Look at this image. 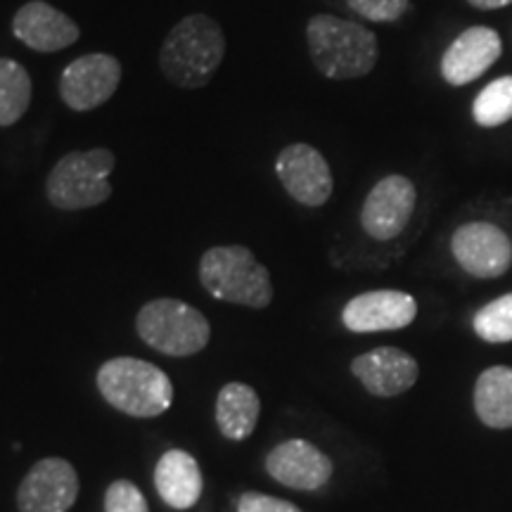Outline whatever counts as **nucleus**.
Listing matches in <instances>:
<instances>
[{
  "label": "nucleus",
  "mask_w": 512,
  "mask_h": 512,
  "mask_svg": "<svg viewBox=\"0 0 512 512\" xmlns=\"http://www.w3.org/2000/svg\"><path fill=\"white\" fill-rule=\"evenodd\" d=\"M226 55L221 24L209 15H188L169 31L159 50V67L174 86L204 88L219 72Z\"/></svg>",
  "instance_id": "nucleus-1"
},
{
  "label": "nucleus",
  "mask_w": 512,
  "mask_h": 512,
  "mask_svg": "<svg viewBox=\"0 0 512 512\" xmlns=\"http://www.w3.org/2000/svg\"><path fill=\"white\" fill-rule=\"evenodd\" d=\"M306 41L318 72L335 81L361 79L373 72L380 57L373 31L335 15L311 17Z\"/></svg>",
  "instance_id": "nucleus-2"
},
{
  "label": "nucleus",
  "mask_w": 512,
  "mask_h": 512,
  "mask_svg": "<svg viewBox=\"0 0 512 512\" xmlns=\"http://www.w3.org/2000/svg\"><path fill=\"white\" fill-rule=\"evenodd\" d=\"M95 384L102 399L131 418H157L174 401L169 375L136 356H117L102 363Z\"/></svg>",
  "instance_id": "nucleus-3"
},
{
  "label": "nucleus",
  "mask_w": 512,
  "mask_h": 512,
  "mask_svg": "<svg viewBox=\"0 0 512 512\" xmlns=\"http://www.w3.org/2000/svg\"><path fill=\"white\" fill-rule=\"evenodd\" d=\"M200 283L214 299L247 309H266L273 302L271 273L245 245L207 249L200 259Z\"/></svg>",
  "instance_id": "nucleus-4"
},
{
  "label": "nucleus",
  "mask_w": 512,
  "mask_h": 512,
  "mask_svg": "<svg viewBox=\"0 0 512 512\" xmlns=\"http://www.w3.org/2000/svg\"><path fill=\"white\" fill-rule=\"evenodd\" d=\"M114 155L107 147L74 150L57 162L46 178V197L55 209L79 211L100 207L112 197Z\"/></svg>",
  "instance_id": "nucleus-5"
},
{
  "label": "nucleus",
  "mask_w": 512,
  "mask_h": 512,
  "mask_svg": "<svg viewBox=\"0 0 512 512\" xmlns=\"http://www.w3.org/2000/svg\"><path fill=\"white\" fill-rule=\"evenodd\" d=\"M136 330L147 347L171 358L200 354L211 337V325L204 313L171 297L147 302L138 311Z\"/></svg>",
  "instance_id": "nucleus-6"
},
{
  "label": "nucleus",
  "mask_w": 512,
  "mask_h": 512,
  "mask_svg": "<svg viewBox=\"0 0 512 512\" xmlns=\"http://www.w3.org/2000/svg\"><path fill=\"white\" fill-rule=\"evenodd\" d=\"M121 83V62L107 53L76 57L60 76V98L72 112H91L105 105Z\"/></svg>",
  "instance_id": "nucleus-7"
},
{
  "label": "nucleus",
  "mask_w": 512,
  "mask_h": 512,
  "mask_svg": "<svg viewBox=\"0 0 512 512\" xmlns=\"http://www.w3.org/2000/svg\"><path fill=\"white\" fill-rule=\"evenodd\" d=\"M79 498L76 467L64 458H43L24 475L17 489L19 512H69Z\"/></svg>",
  "instance_id": "nucleus-8"
},
{
  "label": "nucleus",
  "mask_w": 512,
  "mask_h": 512,
  "mask_svg": "<svg viewBox=\"0 0 512 512\" xmlns=\"http://www.w3.org/2000/svg\"><path fill=\"white\" fill-rule=\"evenodd\" d=\"M415 202H418V190L411 178L399 174L382 178L363 202L361 226L377 242L399 238L411 221Z\"/></svg>",
  "instance_id": "nucleus-9"
},
{
  "label": "nucleus",
  "mask_w": 512,
  "mask_h": 512,
  "mask_svg": "<svg viewBox=\"0 0 512 512\" xmlns=\"http://www.w3.org/2000/svg\"><path fill=\"white\" fill-rule=\"evenodd\" d=\"M456 261L475 278H501L512 264V242L503 228L489 221L460 226L451 238Z\"/></svg>",
  "instance_id": "nucleus-10"
},
{
  "label": "nucleus",
  "mask_w": 512,
  "mask_h": 512,
  "mask_svg": "<svg viewBox=\"0 0 512 512\" xmlns=\"http://www.w3.org/2000/svg\"><path fill=\"white\" fill-rule=\"evenodd\" d=\"M275 174L287 195L304 207H323L335 188L330 164L316 147L306 143H294L280 150L275 159Z\"/></svg>",
  "instance_id": "nucleus-11"
},
{
  "label": "nucleus",
  "mask_w": 512,
  "mask_h": 512,
  "mask_svg": "<svg viewBox=\"0 0 512 512\" xmlns=\"http://www.w3.org/2000/svg\"><path fill=\"white\" fill-rule=\"evenodd\" d=\"M332 470V460L306 439H287L266 456L268 475L294 491L323 489L330 482Z\"/></svg>",
  "instance_id": "nucleus-12"
},
{
  "label": "nucleus",
  "mask_w": 512,
  "mask_h": 512,
  "mask_svg": "<svg viewBox=\"0 0 512 512\" xmlns=\"http://www.w3.org/2000/svg\"><path fill=\"white\" fill-rule=\"evenodd\" d=\"M12 36L34 53H57L74 46L81 31L72 17L46 0H31L12 17Z\"/></svg>",
  "instance_id": "nucleus-13"
},
{
  "label": "nucleus",
  "mask_w": 512,
  "mask_h": 512,
  "mask_svg": "<svg viewBox=\"0 0 512 512\" xmlns=\"http://www.w3.org/2000/svg\"><path fill=\"white\" fill-rule=\"evenodd\" d=\"M418 316V302L399 290L363 292L344 306L342 323L351 332H384L408 328Z\"/></svg>",
  "instance_id": "nucleus-14"
},
{
  "label": "nucleus",
  "mask_w": 512,
  "mask_h": 512,
  "mask_svg": "<svg viewBox=\"0 0 512 512\" xmlns=\"http://www.w3.org/2000/svg\"><path fill=\"white\" fill-rule=\"evenodd\" d=\"M351 373L373 396L392 399L418 382L420 368L411 354L396 347H380L351 361Z\"/></svg>",
  "instance_id": "nucleus-15"
},
{
  "label": "nucleus",
  "mask_w": 512,
  "mask_h": 512,
  "mask_svg": "<svg viewBox=\"0 0 512 512\" xmlns=\"http://www.w3.org/2000/svg\"><path fill=\"white\" fill-rule=\"evenodd\" d=\"M503 53L501 36L489 27H472L460 34L441 57V76L451 86H465L489 72Z\"/></svg>",
  "instance_id": "nucleus-16"
},
{
  "label": "nucleus",
  "mask_w": 512,
  "mask_h": 512,
  "mask_svg": "<svg viewBox=\"0 0 512 512\" xmlns=\"http://www.w3.org/2000/svg\"><path fill=\"white\" fill-rule=\"evenodd\" d=\"M155 489L169 508H195L204 489V477L197 460L183 448H171L162 453L155 465Z\"/></svg>",
  "instance_id": "nucleus-17"
},
{
  "label": "nucleus",
  "mask_w": 512,
  "mask_h": 512,
  "mask_svg": "<svg viewBox=\"0 0 512 512\" xmlns=\"http://www.w3.org/2000/svg\"><path fill=\"white\" fill-rule=\"evenodd\" d=\"M261 415V399L245 382L223 384L216 396V425L230 441H245L252 437Z\"/></svg>",
  "instance_id": "nucleus-18"
},
{
  "label": "nucleus",
  "mask_w": 512,
  "mask_h": 512,
  "mask_svg": "<svg viewBox=\"0 0 512 512\" xmlns=\"http://www.w3.org/2000/svg\"><path fill=\"white\" fill-rule=\"evenodd\" d=\"M475 411L486 427H512V368L494 366L484 370L475 384Z\"/></svg>",
  "instance_id": "nucleus-19"
},
{
  "label": "nucleus",
  "mask_w": 512,
  "mask_h": 512,
  "mask_svg": "<svg viewBox=\"0 0 512 512\" xmlns=\"http://www.w3.org/2000/svg\"><path fill=\"white\" fill-rule=\"evenodd\" d=\"M31 76L17 60L0 57V128L17 124L31 105Z\"/></svg>",
  "instance_id": "nucleus-20"
},
{
  "label": "nucleus",
  "mask_w": 512,
  "mask_h": 512,
  "mask_svg": "<svg viewBox=\"0 0 512 512\" xmlns=\"http://www.w3.org/2000/svg\"><path fill=\"white\" fill-rule=\"evenodd\" d=\"M472 117L482 128H496L512 119V76H501L472 102Z\"/></svg>",
  "instance_id": "nucleus-21"
},
{
  "label": "nucleus",
  "mask_w": 512,
  "mask_h": 512,
  "mask_svg": "<svg viewBox=\"0 0 512 512\" xmlns=\"http://www.w3.org/2000/svg\"><path fill=\"white\" fill-rule=\"evenodd\" d=\"M472 328L484 342L505 344L512 342V292L494 299L475 313Z\"/></svg>",
  "instance_id": "nucleus-22"
},
{
  "label": "nucleus",
  "mask_w": 512,
  "mask_h": 512,
  "mask_svg": "<svg viewBox=\"0 0 512 512\" xmlns=\"http://www.w3.org/2000/svg\"><path fill=\"white\" fill-rule=\"evenodd\" d=\"M105 512H150V505L136 484L117 479L105 491Z\"/></svg>",
  "instance_id": "nucleus-23"
},
{
  "label": "nucleus",
  "mask_w": 512,
  "mask_h": 512,
  "mask_svg": "<svg viewBox=\"0 0 512 512\" xmlns=\"http://www.w3.org/2000/svg\"><path fill=\"white\" fill-rule=\"evenodd\" d=\"M347 5L370 22H396L408 10L411 0H347Z\"/></svg>",
  "instance_id": "nucleus-24"
},
{
  "label": "nucleus",
  "mask_w": 512,
  "mask_h": 512,
  "mask_svg": "<svg viewBox=\"0 0 512 512\" xmlns=\"http://www.w3.org/2000/svg\"><path fill=\"white\" fill-rule=\"evenodd\" d=\"M235 512H302L297 505L283 498H275L259 491H247L235 503Z\"/></svg>",
  "instance_id": "nucleus-25"
},
{
  "label": "nucleus",
  "mask_w": 512,
  "mask_h": 512,
  "mask_svg": "<svg viewBox=\"0 0 512 512\" xmlns=\"http://www.w3.org/2000/svg\"><path fill=\"white\" fill-rule=\"evenodd\" d=\"M467 3L477 10H498V8H505V5H510L512 0H467Z\"/></svg>",
  "instance_id": "nucleus-26"
}]
</instances>
